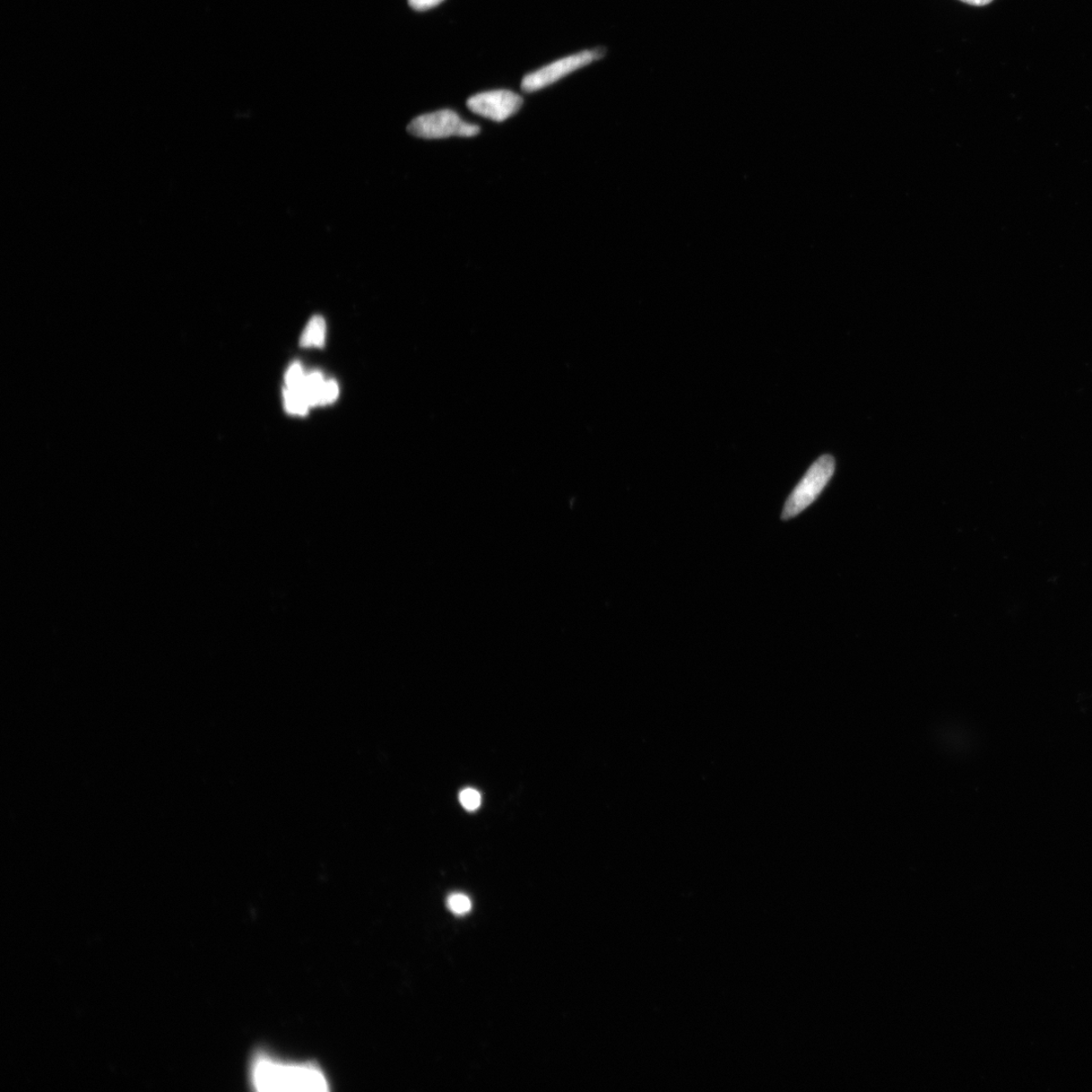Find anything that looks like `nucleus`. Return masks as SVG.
<instances>
[{
	"instance_id": "1",
	"label": "nucleus",
	"mask_w": 1092,
	"mask_h": 1092,
	"mask_svg": "<svg viewBox=\"0 0 1092 1092\" xmlns=\"http://www.w3.org/2000/svg\"><path fill=\"white\" fill-rule=\"evenodd\" d=\"M251 1082L258 1091H327L322 1070L310 1063H283L258 1056L251 1068Z\"/></svg>"
},
{
	"instance_id": "2",
	"label": "nucleus",
	"mask_w": 1092,
	"mask_h": 1092,
	"mask_svg": "<svg viewBox=\"0 0 1092 1092\" xmlns=\"http://www.w3.org/2000/svg\"><path fill=\"white\" fill-rule=\"evenodd\" d=\"M835 469V458L829 455H822L817 462H814L787 499L781 516L782 520L786 522V520L794 518L809 507L833 478Z\"/></svg>"
},
{
	"instance_id": "3",
	"label": "nucleus",
	"mask_w": 1092,
	"mask_h": 1092,
	"mask_svg": "<svg viewBox=\"0 0 1092 1092\" xmlns=\"http://www.w3.org/2000/svg\"><path fill=\"white\" fill-rule=\"evenodd\" d=\"M408 132L423 139H445L449 137H474L480 134V127L467 123L455 111L441 110L415 118L409 124Z\"/></svg>"
},
{
	"instance_id": "4",
	"label": "nucleus",
	"mask_w": 1092,
	"mask_h": 1092,
	"mask_svg": "<svg viewBox=\"0 0 1092 1092\" xmlns=\"http://www.w3.org/2000/svg\"><path fill=\"white\" fill-rule=\"evenodd\" d=\"M604 56L602 49L587 50L546 65L523 78L522 89L525 92L541 91L559 81L561 78L594 62Z\"/></svg>"
},
{
	"instance_id": "5",
	"label": "nucleus",
	"mask_w": 1092,
	"mask_h": 1092,
	"mask_svg": "<svg viewBox=\"0 0 1092 1092\" xmlns=\"http://www.w3.org/2000/svg\"><path fill=\"white\" fill-rule=\"evenodd\" d=\"M522 105L523 99L520 95L505 90L475 94L466 102L474 114L498 123L515 115Z\"/></svg>"
},
{
	"instance_id": "6",
	"label": "nucleus",
	"mask_w": 1092,
	"mask_h": 1092,
	"mask_svg": "<svg viewBox=\"0 0 1092 1092\" xmlns=\"http://www.w3.org/2000/svg\"><path fill=\"white\" fill-rule=\"evenodd\" d=\"M325 320L321 316H315L311 319L306 330L303 331L301 338V345L303 348H310V346L322 348L325 341Z\"/></svg>"
},
{
	"instance_id": "7",
	"label": "nucleus",
	"mask_w": 1092,
	"mask_h": 1092,
	"mask_svg": "<svg viewBox=\"0 0 1092 1092\" xmlns=\"http://www.w3.org/2000/svg\"><path fill=\"white\" fill-rule=\"evenodd\" d=\"M285 409L290 414L305 416L307 415L310 405L305 396L301 392L292 391V389L284 388L283 391Z\"/></svg>"
},
{
	"instance_id": "8",
	"label": "nucleus",
	"mask_w": 1092,
	"mask_h": 1092,
	"mask_svg": "<svg viewBox=\"0 0 1092 1092\" xmlns=\"http://www.w3.org/2000/svg\"><path fill=\"white\" fill-rule=\"evenodd\" d=\"M447 907L450 912L456 915H465L471 912L473 905L469 896L456 892V894L448 896Z\"/></svg>"
},
{
	"instance_id": "9",
	"label": "nucleus",
	"mask_w": 1092,
	"mask_h": 1092,
	"mask_svg": "<svg viewBox=\"0 0 1092 1092\" xmlns=\"http://www.w3.org/2000/svg\"><path fill=\"white\" fill-rule=\"evenodd\" d=\"M306 375L299 362L292 364L287 375H285V384L287 388L292 391L302 392L303 384H305Z\"/></svg>"
},
{
	"instance_id": "10",
	"label": "nucleus",
	"mask_w": 1092,
	"mask_h": 1092,
	"mask_svg": "<svg viewBox=\"0 0 1092 1092\" xmlns=\"http://www.w3.org/2000/svg\"><path fill=\"white\" fill-rule=\"evenodd\" d=\"M459 801L466 810L474 811L480 808L481 794L473 788H466L459 794Z\"/></svg>"
},
{
	"instance_id": "11",
	"label": "nucleus",
	"mask_w": 1092,
	"mask_h": 1092,
	"mask_svg": "<svg viewBox=\"0 0 1092 1092\" xmlns=\"http://www.w3.org/2000/svg\"><path fill=\"white\" fill-rule=\"evenodd\" d=\"M340 395V387L335 380H327L320 396V405L331 404Z\"/></svg>"
},
{
	"instance_id": "12",
	"label": "nucleus",
	"mask_w": 1092,
	"mask_h": 1092,
	"mask_svg": "<svg viewBox=\"0 0 1092 1092\" xmlns=\"http://www.w3.org/2000/svg\"><path fill=\"white\" fill-rule=\"evenodd\" d=\"M415 11H427L444 2V0H408Z\"/></svg>"
},
{
	"instance_id": "13",
	"label": "nucleus",
	"mask_w": 1092,
	"mask_h": 1092,
	"mask_svg": "<svg viewBox=\"0 0 1092 1092\" xmlns=\"http://www.w3.org/2000/svg\"><path fill=\"white\" fill-rule=\"evenodd\" d=\"M961 2H963V3L971 5L983 6L986 5H990L992 2V0H961Z\"/></svg>"
}]
</instances>
